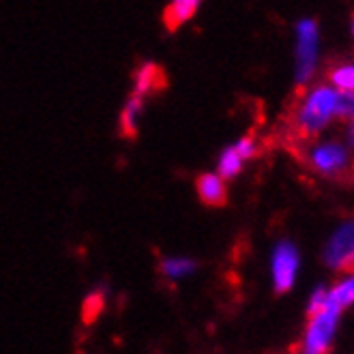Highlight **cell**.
<instances>
[{
  "instance_id": "6da1fadb",
  "label": "cell",
  "mask_w": 354,
  "mask_h": 354,
  "mask_svg": "<svg viewBox=\"0 0 354 354\" xmlns=\"http://www.w3.org/2000/svg\"><path fill=\"white\" fill-rule=\"evenodd\" d=\"M301 99L290 112V140L303 142L322 136V131L337 118V95L339 91L330 84L322 82L314 88H299Z\"/></svg>"
},
{
  "instance_id": "7a4b0ae2",
  "label": "cell",
  "mask_w": 354,
  "mask_h": 354,
  "mask_svg": "<svg viewBox=\"0 0 354 354\" xmlns=\"http://www.w3.org/2000/svg\"><path fill=\"white\" fill-rule=\"evenodd\" d=\"M301 163L314 174L328 180H352L354 183V155L339 138H311L295 142Z\"/></svg>"
},
{
  "instance_id": "3957f363",
  "label": "cell",
  "mask_w": 354,
  "mask_h": 354,
  "mask_svg": "<svg viewBox=\"0 0 354 354\" xmlns=\"http://www.w3.org/2000/svg\"><path fill=\"white\" fill-rule=\"evenodd\" d=\"M316 67H318V24L307 17L297 24L295 77L299 88H307V84L316 75Z\"/></svg>"
},
{
  "instance_id": "277c9868",
  "label": "cell",
  "mask_w": 354,
  "mask_h": 354,
  "mask_svg": "<svg viewBox=\"0 0 354 354\" xmlns=\"http://www.w3.org/2000/svg\"><path fill=\"white\" fill-rule=\"evenodd\" d=\"M324 264L335 273H354V217L344 221L324 245Z\"/></svg>"
},
{
  "instance_id": "5b68a950",
  "label": "cell",
  "mask_w": 354,
  "mask_h": 354,
  "mask_svg": "<svg viewBox=\"0 0 354 354\" xmlns=\"http://www.w3.org/2000/svg\"><path fill=\"white\" fill-rule=\"evenodd\" d=\"M339 324V314L330 309H320L309 316L305 337H303V352L307 354H322L328 352L333 346V337Z\"/></svg>"
},
{
  "instance_id": "8992f818",
  "label": "cell",
  "mask_w": 354,
  "mask_h": 354,
  "mask_svg": "<svg viewBox=\"0 0 354 354\" xmlns=\"http://www.w3.org/2000/svg\"><path fill=\"white\" fill-rule=\"evenodd\" d=\"M270 273H273V288L277 295H286L292 290L299 273V252L292 241H279L273 249L270 260Z\"/></svg>"
},
{
  "instance_id": "52a82bcc",
  "label": "cell",
  "mask_w": 354,
  "mask_h": 354,
  "mask_svg": "<svg viewBox=\"0 0 354 354\" xmlns=\"http://www.w3.org/2000/svg\"><path fill=\"white\" fill-rule=\"evenodd\" d=\"M196 189L198 198L206 206H225L227 204V189H225V178L217 172H204L196 178Z\"/></svg>"
},
{
  "instance_id": "ba28073f",
  "label": "cell",
  "mask_w": 354,
  "mask_h": 354,
  "mask_svg": "<svg viewBox=\"0 0 354 354\" xmlns=\"http://www.w3.org/2000/svg\"><path fill=\"white\" fill-rule=\"evenodd\" d=\"M165 86H168V75H165L163 67L155 65V62H144V65L136 71L133 93L147 97V95L163 91Z\"/></svg>"
},
{
  "instance_id": "9c48e42d",
  "label": "cell",
  "mask_w": 354,
  "mask_h": 354,
  "mask_svg": "<svg viewBox=\"0 0 354 354\" xmlns=\"http://www.w3.org/2000/svg\"><path fill=\"white\" fill-rule=\"evenodd\" d=\"M202 0H172L168 9L163 11V24L170 32L178 30L185 22H189L194 13L198 11Z\"/></svg>"
},
{
  "instance_id": "30bf717a",
  "label": "cell",
  "mask_w": 354,
  "mask_h": 354,
  "mask_svg": "<svg viewBox=\"0 0 354 354\" xmlns=\"http://www.w3.org/2000/svg\"><path fill=\"white\" fill-rule=\"evenodd\" d=\"M350 305H354V273H348L346 279L328 288L324 309H330L342 316V311L348 309Z\"/></svg>"
},
{
  "instance_id": "8fae6325",
  "label": "cell",
  "mask_w": 354,
  "mask_h": 354,
  "mask_svg": "<svg viewBox=\"0 0 354 354\" xmlns=\"http://www.w3.org/2000/svg\"><path fill=\"white\" fill-rule=\"evenodd\" d=\"M142 110H144V97L133 93L120 112V136L122 138L133 140L138 136V120H140Z\"/></svg>"
},
{
  "instance_id": "7c38bea8",
  "label": "cell",
  "mask_w": 354,
  "mask_h": 354,
  "mask_svg": "<svg viewBox=\"0 0 354 354\" xmlns=\"http://www.w3.org/2000/svg\"><path fill=\"white\" fill-rule=\"evenodd\" d=\"M198 262L192 258H163L159 262V273L168 279H183L187 275L196 273Z\"/></svg>"
},
{
  "instance_id": "4fadbf2b",
  "label": "cell",
  "mask_w": 354,
  "mask_h": 354,
  "mask_svg": "<svg viewBox=\"0 0 354 354\" xmlns=\"http://www.w3.org/2000/svg\"><path fill=\"white\" fill-rule=\"evenodd\" d=\"M326 77L337 91H354V62H339L330 67Z\"/></svg>"
},
{
  "instance_id": "5bb4252c",
  "label": "cell",
  "mask_w": 354,
  "mask_h": 354,
  "mask_svg": "<svg viewBox=\"0 0 354 354\" xmlns=\"http://www.w3.org/2000/svg\"><path fill=\"white\" fill-rule=\"evenodd\" d=\"M243 163H245V159L241 157V153L236 151V147H227V149L221 153V157H219V168H217V172H219L225 180H227V178H234V176L241 174Z\"/></svg>"
},
{
  "instance_id": "9a60e30c",
  "label": "cell",
  "mask_w": 354,
  "mask_h": 354,
  "mask_svg": "<svg viewBox=\"0 0 354 354\" xmlns=\"http://www.w3.org/2000/svg\"><path fill=\"white\" fill-rule=\"evenodd\" d=\"M103 309H106V295L101 290H95V292H91L84 299V305H82V322L84 324L97 322V318L103 314Z\"/></svg>"
},
{
  "instance_id": "2e32d148",
  "label": "cell",
  "mask_w": 354,
  "mask_h": 354,
  "mask_svg": "<svg viewBox=\"0 0 354 354\" xmlns=\"http://www.w3.org/2000/svg\"><path fill=\"white\" fill-rule=\"evenodd\" d=\"M354 118V91H339L337 95V120L346 122Z\"/></svg>"
},
{
  "instance_id": "e0dca14e",
  "label": "cell",
  "mask_w": 354,
  "mask_h": 354,
  "mask_svg": "<svg viewBox=\"0 0 354 354\" xmlns=\"http://www.w3.org/2000/svg\"><path fill=\"white\" fill-rule=\"evenodd\" d=\"M236 151L241 153V157L247 161V159H254L256 155H258V140L254 138V136H245V138H241L236 144Z\"/></svg>"
},
{
  "instance_id": "ac0fdd59",
  "label": "cell",
  "mask_w": 354,
  "mask_h": 354,
  "mask_svg": "<svg viewBox=\"0 0 354 354\" xmlns=\"http://www.w3.org/2000/svg\"><path fill=\"white\" fill-rule=\"evenodd\" d=\"M326 292H328V288H324V286L316 288L314 292H311V297H309V303H307V316H311V314H316V311L324 309V303H326Z\"/></svg>"
},
{
  "instance_id": "d6986e66",
  "label": "cell",
  "mask_w": 354,
  "mask_h": 354,
  "mask_svg": "<svg viewBox=\"0 0 354 354\" xmlns=\"http://www.w3.org/2000/svg\"><path fill=\"white\" fill-rule=\"evenodd\" d=\"M352 35H354V17H352Z\"/></svg>"
},
{
  "instance_id": "ffe728a7",
  "label": "cell",
  "mask_w": 354,
  "mask_h": 354,
  "mask_svg": "<svg viewBox=\"0 0 354 354\" xmlns=\"http://www.w3.org/2000/svg\"><path fill=\"white\" fill-rule=\"evenodd\" d=\"M352 153H354V151H352Z\"/></svg>"
}]
</instances>
